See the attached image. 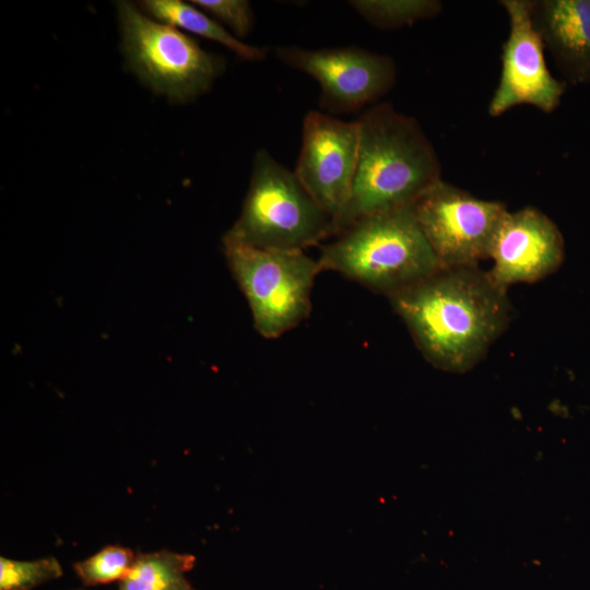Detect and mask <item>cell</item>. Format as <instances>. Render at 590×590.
Instances as JSON below:
<instances>
[{"label":"cell","mask_w":590,"mask_h":590,"mask_svg":"<svg viewBox=\"0 0 590 590\" xmlns=\"http://www.w3.org/2000/svg\"><path fill=\"white\" fill-rule=\"evenodd\" d=\"M356 122V173L350 199L333 221V236L366 216L413 204L441 180L437 152L415 118L379 103Z\"/></svg>","instance_id":"7a4b0ae2"},{"label":"cell","mask_w":590,"mask_h":590,"mask_svg":"<svg viewBox=\"0 0 590 590\" xmlns=\"http://www.w3.org/2000/svg\"><path fill=\"white\" fill-rule=\"evenodd\" d=\"M194 560L190 554L169 550L138 552L117 590H197L186 577Z\"/></svg>","instance_id":"5bb4252c"},{"label":"cell","mask_w":590,"mask_h":590,"mask_svg":"<svg viewBox=\"0 0 590 590\" xmlns=\"http://www.w3.org/2000/svg\"><path fill=\"white\" fill-rule=\"evenodd\" d=\"M61 576V565L54 556L35 560L0 557V590H33Z\"/></svg>","instance_id":"e0dca14e"},{"label":"cell","mask_w":590,"mask_h":590,"mask_svg":"<svg viewBox=\"0 0 590 590\" xmlns=\"http://www.w3.org/2000/svg\"><path fill=\"white\" fill-rule=\"evenodd\" d=\"M350 5L369 24L391 30L412 25L438 15V0H351Z\"/></svg>","instance_id":"9a60e30c"},{"label":"cell","mask_w":590,"mask_h":590,"mask_svg":"<svg viewBox=\"0 0 590 590\" xmlns=\"http://www.w3.org/2000/svg\"><path fill=\"white\" fill-rule=\"evenodd\" d=\"M509 21L503 45L502 71L487 113L499 117L512 107L531 105L550 114L560 104L566 83L547 68L544 44L530 11V0H502Z\"/></svg>","instance_id":"9c48e42d"},{"label":"cell","mask_w":590,"mask_h":590,"mask_svg":"<svg viewBox=\"0 0 590 590\" xmlns=\"http://www.w3.org/2000/svg\"><path fill=\"white\" fill-rule=\"evenodd\" d=\"M284 64L302 71L320 86L319 106L328 113L358 110L384 97L394 85L393 59L355 46L306 49L275 48Z\"/></svg>","instance_id":"ba28073f"},{"label":"cell","mask_w":590,"mask_h":590,"mask_svg":"<svg viewBox=\"0 0 590 590\" xmlns=\"http://www.w3.org/2000/svg\"><path fill=\"white\" fill-rule=\"evenodd\" d=\"M565 256L563 235L557 225L534 206L507 212L495 236L487 271L500 287L533 283L554 273Z\"/></svg>","instance_id":"8fae6325"},{"label":"cell","mask_w":590,"mask_h":590,"mask_svg":"<svg viewBox=\"0 0 590 590\" xmlns=\"http://www.w3.org/2000/svg\"><path fill=\"white\" fill-rule=\"evenodd\" d=\"M355 121L310 110L304 118L295 175L314 201L332 219L350 199L358 160Z\"/></svg>","instance_id":"30bf717a"},{"label":"cell","mask_w":590,"mask_h":590,"mask_svg":"<svg viewBox=\"0 0 590 590\" xmlns=\"http://www.w3.org/2000/svg\"><path fill=\"white\" fill-rule=\"evenodd\" d=\"M330 236V215L314 201L294 170L260 149L240 214L223 238L258 249L305 250Z\"/></svg>","instance_id":"277c9868"},{"label":"cell","mask_w":590,"mask_h":590,"mask_svg":"<svg viewBox=\"0 0 590 590\" xmlns=\"http://www.w3.org/2000/svg\"><path fill=\"white\" fill-rule=\"evenodd\" d=\"M135 555L129 547L107 545L94 555L76 562L73 570L85 586L120 582L129 574Z\"/></svg>","instance_id":"2e32d148"},{"label":"cell","mask_w":590,"mask_h":590,"mask_svg":"<svg viewBox=\"0 0 590 590\" xmlns=\"http://www.w3.org/2000/svg\"><path fill=\"white\" fill-rule=\"evenodd\" d=\"M228 267L249 304L255 329L275 339L307 319L322 271L304 250L258 249L223 238Z\"/></svg>","instance_id":"8992f818"},{"label":"cell","mask_w":590,"mask_h":590,"mask_svg":"<svg viewBox=\"0 0 590 590\" xmlns=\"http://www.w3.org/2000/svg\"><path fill=\"white\" fill-rule=\"evenodd\" d=\"M413 211L440 268L477 267L488 259L508 212L504 203L476 198L442 179L413 203Z\"/></svg>","instance_id":"52a82bcc"},{"label":"cell","mask_w":590,"mask_h":590,"mask_svg":"<svg viewBox=\"0 0 590 590\" xmlns=\"http://www.w3.org/2000/svg\"><path fill=\"white\" fill-rule=\"evenodd\" d=\"M322 271H334L388 298L440 268L413 204L366 216L321 246Z\"/></svg>","instance_id":"3957f363"},{"label":"cell","mask_w":590,"mask_h":590,"mask_svg":"<svg viewBox=\"0 0 590 590\" xmlns=\"http://www.w3.org/2000/svg\"><path fill=\"white\" fill-rule=\"evenodd\" d=\"M139 7L151 17L178 30L216 42L247 61H261L267 51L262 47L244 43L222 24L192 4L181 0H145Z\"/></svg>","instance_id":"4fadbf2b"},{"label":"cell","mask_w":590,"mask_h":590,"mask_svg":"<svg viewBox=\"0 0 590 590\" xmlns=\"http://www.w3.org/2000/svg\"><path fill=\"white\" fill-rule=\"evenodd\" d=\"M533 24L571 84L590 82V0H530Z\"/></svg>","instance_id":"7c38bea8"},{"label":"cell","mask_w":590,"mask_h":590,"mask_svg":"<svg viewBox=\"0 0 590 590\" xmlns=\"http://www.w3.org/2000/svg\"><path fill=\"white\" fill-rule=\"evenodd\" d=\"M190 2L220 24L228 27L238 39L246 37L253 28L255 14L247 0H191Z\"/></svg>","instance_id":"ac0fdd59"},{"label":"cell","mask_w":590,"mask_h":590,"mask_svg":"<svg viewBox=\"0 0 590 590\" xmlns=\"http://www.w3.org/2000/svg\"><path fill=\"white\" fill-rule=\"evenodd\" d=\"M389 302L423 356L451 373L473 368L511 312L507 290L477 267L441 268Z\"/></svg>","instance_id":"6da1fadb"},{"label":"cell","mask_w":590,"mask_h":590,"mask_svg":"<svg viewBox=\"0 0 590 590\" xmlns=\"http://www.w3.org/2000/svg\"><path fill=\"white\" fill-rule=\"evenodd\" d=\"M127 69L169 102L185 104L206 93L225 61L180 30L162 23L130 1L116 2Z\"/></svg>","instance_id":"5b68a950"}]
</instances>
